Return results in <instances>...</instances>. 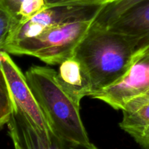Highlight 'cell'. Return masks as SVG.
I'll return each mask as SVG.
<instances>
[{
	"instance_id": "cell-3",
	"label": "cell",
	"mask_w": 149,
	"mask_h": 149,
	"mask_svg": "<svg viewBox=\"0 0 149 149\" xmlns=\"http://www.w3.org/2000/svg\"><path fill=\"white\" fill-rule=\"evenodd\" d=\"M96 18L55 26L33 38L10 44L4 51L13 55L35 57L49 65H60L74 56L79 44Z\"/></svg>"
},
{
	"instance_id": "cell-10",
	"label": "cell",
	"mask_w": 149,
	"mask_h": 149,
	"mask_svg": "<svg viewBox=\"0 0 149 149\" xmlns=\"http://www.w3.org/2000/svg\"><path fill=\"white\" fill-rule=\"evenodd\" d=\"M122 111L123 119L119 126L128 134L149 125V88L131 99Z\"/></svg>"
},
{
	"instance_id": "cell-5",
	"label": "cell",
	"mask_w": 149,
	"mask_h": 149,
	"mask_svg": "<svg viewBox=\"0 0 149 149\" xmlns=\"http://www.w3.org/2000/svg\"><path fill=\"white\" fill-rule=\"evenodd\" d=\"M7 127L13 145L20 149H99L91 142L79 143L63 139L53 133L47 134L38 129L15 106Z\"/></svg>"
},
{
	"instance_id": "cell-16",
	"label": "cell",
	"mask_w": 149,
	"mask_h": 149,
	"mask_svg": "<svg viewBox=\"0 0 149 149\" xmlns=\"http://www.w3.org/2000/svg\"><path fill=\"white\" fill-rule=\"evenodd\" d=\"M48 4H107L116 0H47Z\"/></svg>"
},
{
	"instance_id": "cell-17",
	"label": "cell",
	"mask_w": 149,
	"mask_h": 149,
	"mask_svg": "<svg viewBox=\"0 0 149 149\" xmlns=\"http://www.w3.org/2000/svg\"><path fill=\"white\" fill-rule=\"evenodd\" d=\"M23 1V0H0V2L17 20L19 10Z\"/></svg>"
},
{
	"instance_id": "cell-7",
	"label": "cell",
	"mask_w": 149,
	"mask_h": 149,
	"mask_svg": "<svg viewBox=\"0 0 149 149\" xmlns=\"http://www.w3.org/2000/svg\"><path fill=\"white\" fill-rule=\"evenodd\" d=\"M0 65L8 83L15 106L23 111L38 129L47 134L52 133L50 126L29 87L26 75L7 52H0Z\"/></svg>"
},
{
	"instance_id": "cell-13",
	"label": "cell",
	"mask_w": 149,
	"mask_h": 149,
	"mask_svg": "<svg viewBox=\"0 0 149 149\" xmlns=\"http://www.w3.org/2000/svg\"><path fill=\"white\" fill-rule=\"evenodd\" d=\"M17 20L0 2V52L4 51Z\"/></svg>"
},
{
	"instance_id": "cell-4",
	"label": "cell",
	"mask_w": 149,
	"mask_h": 149,
	"mask_svg": "<svg viewBox=\"0 0 149 149\" xmlns=\"http://www.w3.org/2000/svg\"><path fill=\"white\" fill-rule=\"evenodd\" d=\"M105 5L106 4H58L49 5L29 20L21 23L17 22L6 46L23 39L35 37L55 26L96 18Z\"/></svg>"
},
{
	"instance_id": "cell-14",
	"label": "cell",
	"mask_w": 149,
	"mask_h": 149,
	"mask_svg": "<svg viewBox=\"0 0 149 149\" xmlns=\"http://www.w3.org/2000/svg\"><path fill=\"white\" fill-rule=\"evenodd\" d=\"M48 7L47 0H23L17 16L18 23L29 20Z\"/></svg>"
},
{
	"instance_id": "cell-1",
	"label": "cell",
	"mask_w": 149,
	"mask_h": 149,
	"mask_svg": "<svg viewBox=\"0 0 149 149\" xmlns=\"http://www.w3.org/2000/svg\"><path fill=\"white\" fill-rule=\"evenodd\" d=\"M74 55L87 68L95 94L123 77L138 55L128 36L93 25Z\"/></svg>"
},
{
	"instance_id": "cell-12",
	"label": "cell",
	"mask_w": 149,
	"mask_h": 149,
	"mask_svg": "<svg viewBox=\"0 0 149 149\" xmlns=\"http://www.w3.org/2000/svg\"><path fill=\"white\" fill-rule=\"evenodd\" d=\"M15 103L8 83L0 65V130L7 125L14 110Z\"/></svg>"
},
{
	"instance_id": "cell-18",
	"label": "cell",
	"mask_w": 149,
	"mask_h": 149,
	"mask_svg": "<svg viewBox=\"0 0 149 149\" xmlns=\"http://www.w3.org/2000/svg\"><path fill=\"white\" fill-rule=\"evenodd\" d=\"M14 148L15 149H20L18 146H15V145H14Z\"/></svg>"
},
{
	"instance_id": "cell-15",
	"label": "cell",
	"mask_w": 149,
	"mask_h": 149,
	"mask_svg": "<svg viewBox=\"0 0 149 149\" xmlns=\"http://www.w3.org/2000/svg\"><path fill=\"white\" fill-rule=\"evenodd\" d=\"M143 149H149V125L129 134Z\"/></svg>"
},
{
	"instance_id": "cell-2",
	"label": "cell",
	"mask_w": 149,
	"mask_h": 149,
	"mask_svg": "<svg viewBox=\"0 0 149 149\" xmlns=\"http://www.w3.org/2000/svg\"><path fill=\"white\" fill-rule=\"evenodd\" d=\"M25 75L52 133L71 142L90 143L80 115V104L64 88L58 72L34 65Z\"/></svg>"
},
{
	"instance_id": "cell-8",
	"label": "cell",
	"mask_w": 149,
	"mask_h": 149,
	"mask_svg": "<svg viewBox=\"0 0 149 149\" xmlns=\"http://www.w3.org/2000/svg\"><path fill=\"white\" fill-rule=\"evenodd\" d=\"M107 29L128 36L138 55L149 52V0L131 7Z\"/></svg>"
},
{
	"instance_id": "cell-6",
	"label": "cell",
	"mask_w": 149,
	"mask_h": 149,
	"mask_svg": "<svg viewBox=\"0 0 149 149\" xmlns=\"http://www.w3.org/2000/svg\"><path fill=\"white\" fill-rule=\"evenodd\" d=\"M149 88V52L138 55L130 68L116 82L91 96L115 110H122L133 97Z\"/></svg>"
},
{
	"instance_id": "cell-9",
	"label": "cell",
	"mask_w": 149,
	"mask_h": 149,
	"mask_svg": "<svg viewBox=\"0 0 149 149\" xmlns=\"http://www.w3.org/2000/svg\"><path fill=\"white\" fill-rule=\"evenodd\" d=\"M58 75L64 88L79 104L83 97L94 94L87 68L74 55L60 64Z\"/></svg>"
},
{
	"instance_id": "cell-11",
	"label": "cell",
	"mask_w": 149,
	"mask_h": 149,
	"mask_svg": "<svg viewBox=\"0 0 149 149\" xmlns=\"http://www.w3.org/2000/svg\"><path fill=\"white\" fill-rule=\"evenodd\" d=\"M143 1L144 0H116L109 3L97 15L93 25L107 29L125 12Z\"/></svg>"
}]
</instances>
